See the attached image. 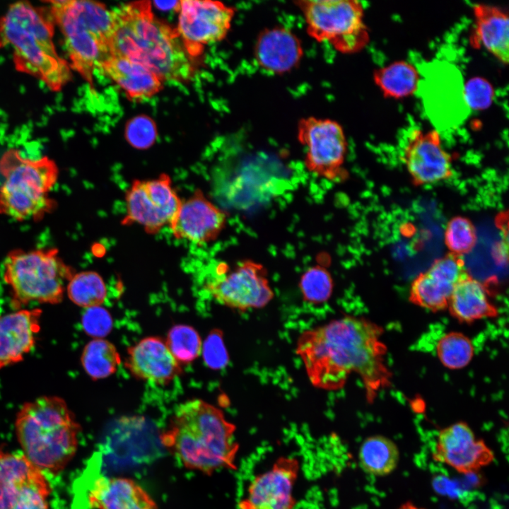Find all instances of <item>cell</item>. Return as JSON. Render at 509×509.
Here are the masks:
<instances>
[{
    "label": "cell",
    "instance_id": "obj_38",
    "mask_svg": "<svg viewBox=\"0 0 509 509\" xmlns=\"http://www.w3.org/2000/svg\"><path fill=\"white\" fill-rule=\"evenodd\" d=\"M81 324L88 336L103 339L111 332L113 320L107 310L98 305L86 308L81 317Z\"/></svg>",
    "mask_w": 509,
    "mask_h": 509
},
{
    "label": "cell",
    "instance_id": "obj_9",
    "mask_svg": "<svg viewBox=\"0 0 509 509\" xmlns=\"http://www.w3.org/2000/svg\"><path fill=\"white\" fill-rule=\"evenodd\" d=\"M308 35L327 42L339 52L351 54L368 43L369 33L363 21L364 8L356 0H299Z\"/></svg>",
    "mask_w": 509,
    "mask_h": 509
},
{
    "label": "cell",
    "instance_id": "obj_11",
    "mask_svg": "<svg viewBox=\"0 0 509 509\" xmlns=\"http://www.w3.org/2000/svg\"><path fill=\"white\" fill-rule=\"evenodd\" d=\"M205 288L218 303L241 312L262 308L274 297L267 269L250 259L240 261L232 268L220 264L216 276Z\"/></svg>",
    "mask_w": 509,
    "mask_h": 509
},
{
    "label": "cell",
    "instance_id": "obj_35",
    "mask_svg": "<svg viewBox=\"0 0 509 509\" xmlns=\"http://www.w3.org/2000/svg\"><path fill=\"white\" fill-rule=\"evenodd\" d=\"M477 234L472 221L463 216H455L446 223L444 242L450 254L462 258L476 245Z\"/></svg>",
    "mask_w": 509,
    "mask_h": 509
},
{
    "label": "cell",
    "instance_id": "obj_26",
    "mask_svg": "<svg viewBox=\"0 0 509 509\" xmlns=\"http://www.w3.org/2000/svg\"><path fill=\"white\" fill-rule=\"evenodd\" d=\"M476 37L488 51L504 64L509 57L508 14L497 6L477 4L473 6Z\"/></svg>",
    "mask_w": 509,
    "mask_h": 509
},
{
    "label": "cell",
    "instance_id": "obj_21",
    "mask_svg": "<svg viewBox=\"0 0 509 509\" xmlns=\"http://www.w3.org/2000/svg\"><path fill=\"white\" fill-rule=\"evenodd\" d=\"M42 314L34 308L0 315V370L23 361L33 349Z\"/></svg>",
    "mask_w": 509,
    "mask_h": 509
},
{
    "label": "cell",
    "instance_id": "obj_23",
    "mask_svg": "<svg viewBox=\"0 0 509 509\" xmlns=\"http://www.w3.org/2000/svg\"><path fill=\"white\" fill-rule=\"evenodd\" d=\"M254 52L257 64L266 71L275 74L293 69L303 56L300 40L283 27L262 30L256 40Z\"/></svg>",
    "mask_w": 509,
    "mask_h": 509
},
{
    "label": "cell",
    "instance_id": "obj_34",
    "mask_svg": "<svg viewBox=\"0 0 509 509\" xmlns=\"http://www.w3.org/2000/svg\"><path fill=\"white\" fill-rule=\"evenodd\" d=\"M299 288L305 302L322 304L331 298L334 281L326 267L316 264L303 273L299 281Z\"/></svg>",
    "mask_w": 509,
    "mask_h": 509
},
{
    "label": "cell",
    "instance_id": "obj_3",
    "mask_svg": "<svg viewBox=\"0 0 509 509\" xmlns=\"http://www.w3.org/2000/svg\"><path fill=\"white\" fill-rule=\"evenodd\" d=\"M112 54L137 62L162 81H185L193 74L192 57L177 30L157 19L148 1L112 11Z\"/></svg>",
    "mask_w": 509,
    "mask_h": 509
},
{
    "label": "cell",
    "instance_id": "obj_33",
    "mask_svg": "<svg viewBox=\"0 0 509 509\" xmlns=\"http://www.w3.org/2000/svg\"><path fill=\"white\" fill-rule=\"evenodd\" d=\"M166 345L176 361L181 364L194 361L201 353V340L191 326L177 324L168 332Z\"/></svg>",
    "mask_w": 509,
    "mask_h": 509
},
{
    "label": "cell",
    "instance_id": "obj_16",
    "mask_svg": "<svg viewBox=\"0 0 509 509\" xmlns=\"http://www.w3.org/2000/svg\"><path fill=\"white\" fill-rule=\"evenodd\" d=\"M402 161L415 186L431 185L453 176L452 157L438 129H413L403 149Z\"/></svg>",
    "mask_w": 509,
    "mask_h": 509
},
{
    "label": "cell",
    "instance_id": "obj_7",
    "mask_svg": "<svg viewBox=\"0 0 509 509\" xmlns=\"http://www.w3.org/2000/svg\"><path fill=\"white\" fill-rule=\"evenodd\" d=\"M4 182L0 186V214L16 221L42 218L54 204L49 193L57 182V164L47 157L30 159L16 150L0 159Z\"/></svg>",
    "mask_w": 509,
    "mask_h": 509
},
{
    "label": "cell",
    "instance_id": "obj_10",
    "mask_svg": "<svg viewBox=\"0 0 509 509\" xmlns=\"http://www.w3.org/2000/svg\"><path fill=\"white\" fill-rule=\"evenodd\" d=\"M297 138L304 148V165L309 172L333 182L348 177L344 167L348 144L339 122L313 116L302 118L297 124Z\"/></svg>",
    "mask_w": 509,
    "mask_h": 509
},
{
    "label": "cell",
    "instance_id": "obj_2",
    "mask_svg": "<svg viewBox=\"0 0 509 509\" xmlns=\"http://www.w3.org/2000/svg\"><path fill=\"white\" fill-rule=\"evenodd\" d=\"M236 426L223 411L199 399L180 404L160 440L186 469L206 475L236 469L239 444Z\"/></svg>",
    "mask_w": 509,
    "mask_h": 509
},
{
    "label": "cell",
    "instance_id": "obj_15",
    "mask_svg": "<svg viewBox=\"0 0 509 509\" xmlns=\"http://www.w3.org/2000/svg\"><path fill=\"white\" fill-rule=\"evenodd\" d=\"M432 458L458 473L469 474L490 465L495 455L483 439L476 437L469 425L461 421L438 432Z\"/></svg>",
    "mask_w": 509,
    "mask_h": 509
},
{
    "label": "cell",
    "instance_id": "obj_25",
    "mask_svg": "<svg viewBox=\"0 0 509 509\" xmlns=\"http://www.w3.org/2000/svg\"><path fill=\"white\" fill-rule=\"evenodd\" d=\"M132 100H144L163 88L162 80L141 64L126 57L112 54L100 69Z\"/></svg>",
    "mask_w": 509,
    "mask_h": 509
},
{
    "label": "cell",
    "instance_id": "obj_41",
    "mask_svg": "<svg viewBox=\"0 0 509 509\" xmlns=\"http://www.w3.org/2000/svg\"><path fill=\"white\" fill-rule=\"evenodd\" d=\"M154 6L162 11H179L180 6V1H156L152 2Z\"/></svg>",
    "mask_w": 509,
    "mask_h": 509
},
{
    "label": "cell",
    "instance_id": "obj_39",
    "mask_svg": "<svg viewBox=\"0 0 509 509\" xmlns=\"http://www.w3.org/2000/svg\"><path fill=\"white\" fill-rule=\"evenodd\" d=\"M205 364L213 370L224 368L228 363L229 356L223 342V333L218 329L211 331L201 346Z\"/></svg>",
    "mask_w": 509,
    "mask_h": 509
},
{
    "label": "cell",
    "instance_id": "obj_4",
    "mask_svg": "<svg viewBox=\"0 0 509 509\" xmlns=\"http://www.w3.org/2000/svg\"><path fill=\"white\" fill-rule=\"evenodd\" d=\"M15 429L26 458L52 474L62 472L74 458L81 431L66 402L57 396L24 403L16 414Z\"/></svg>",
    "mask_w": 509,
    "mask_h": 509
},
{
    "label": "cell",
    "instance_id": "obj_27",
    "mask_svg": "<svg viewBox=\"0 0 509 509\" xmlns=\"http://www.w3.org/2000/svg\"><path fill=\"white\" fill-rule=\"evenodd\" d=\"M41 472L23 453L0 447V509H12L21 489Z\"/></svg>",
    "mask_w": 509,
    "mask_h": 509
},
{
    "label": "cell",
    "instance_id": "obj_12",
    "mask_svg": "<svg viewBox=\"0 0 509 509\" xmlns=\"http://www.w3.org/2000/svg\"><path fill=\"white\" fill-rule=\"evenodd\" d=\"M417 90L423 105L437 128L446 129L461 123L469 113L464 98V84L459 70L441 62H431L422 68Z\"/></svg>",
    "mask_w": 509,
    "mask_h": 509
},
{
    "label": "cell",
    "instance_id": "obj_36",
    "mask_svg": "<svg viewBox=\"0 0 509 509\" xmlns=\"http://www.w3.org/2000/svg\"><path fill=\"white\" fill-rule=\"evenodd\" d=\"M51 488L42 472L21 489L12 509H48Z\"/></svg>",
    "mask_w": 509,
    "mask_h": 509
},
{
    "label": "cell",
    "instance_id": "obj_20",
    "mask_svg": "<svg viewBox=\"0 0 509 509\" xmlns=\"http://www.w3.org/2000/svg\"><path fill=\"white\" fill-rule=\"evenodd\" d=\"M125 366L135 378L158 385L170 383L182 372L165 341L158 337H146L129 347Z\"/></svg>",
    "mask_w": 509,
    "mask_h": 509
},
{
    "label": "cell",
    "instance_id": "obj_8",
    "mask_svg": "<svg viewBox=\"0 0 509 509\" xmlns=\"http://www.w3.org/2000/svg\"><path fill=\"white\" fill-rule=\"evenodd\" d=\"M75 274L57 249L15 250L6 257L4 279L11 291L15 309L31 302L58 304Z\"/></svg>",
    "mask_w": 509,
    "mask_h": 509
},
{
    "label": "cell",
    "instance_id": "obj_24",
    "mask_svg": "<svg viewBox=\"0 0 509 509\" xmlns=\"http://www.w3.org/2000/svg\"><path fill=\"white\" fill-rule=\"evenodd\" d=\"M447 309L452 317L465 324L496 318L499 315L498 308L491 301L488 284L469 274L455 287Z\"/></svg>",
    "mask_w": 509,
    "mask_h": 509
},
{
    "label": "cell",
    "instance_id": "obj_22",
    "mask_svg": "<svg viewBox=\"0 0 509 509\" xmlns=\"http://www.w3.org/2000/svg\"><path fill=\"white\" fill-rule=\"evenodd\" d=\"M90 509H158L150 494L130 478L97 477L87 493Z\"/></svg>",
    "mask_w": 509,
    "mask_h": 509
},
{
    "label": "cell",
    "instance_id": "obj_5",
    "mask_svg": "<svg viewBox=\"0 0 509 509\" xmlns=\"http://www.w3.org/2000/svg\"><path fill=\"white\" fill-rule=\"evenodd\" d=\"M0 42L13 53L22 71L58 90L70 78L69 67L57 53L52 29L28 2L11 4L0 20Z\"/></svg>",
    "mask_w": 509,
    "mask_h": 509
},
{
    "label": "cell",
    "instance_id": "obj_31",
    "mask_svg": "<svg viewBox=\"0 0 509 509\" xmlns=\"http://www.w3.org/2000/svg\"><path fill=\"white\" fill-rule=\"evenodd\" d=\"M66 290L71 301L83 308L100 305L107 297V286L103 279L93 271L75 273Z\"/></svg>",
    "mask_w": 509,
    "mask_h": 509
},
{
    "label": "cell",
    "instance_id": "obj_6",
    "mask_svg": "<svg viewBox=\"0 0 509 509\" xmlns=\"http://www.w3.org/2000/svg\"><path fill=\"white\" fill-rule=\"evenodd\" d=\"M74 68L92 81L112 55L113 15L103 4L87 0L50 1Z\"/></svg>",
    "mask_w": 509,
    "mask_h": 509
},
{
    "label": "cell",
    "instance_id": "obj_32",
    "mask_svg": "<svg viewBox=\"0 0 509 509\" xmlns=\"http://www.w3.org/2000/svg\"><path fill=\"white\" fill-rule=\"evenodd\" d=\"M437 357L441 364L450 370L467 367L474 356L472 340L460 332H450L443 334L435 346Z\"/></svg>",
    "mask_w": 509,
    "mask_h": 509
},
{
    "label": "cell",
    "instance_id": "obj_28",
    "mask_svg": "<svg viewBox=\"0 0 509 509\" xmlns=\"http://www.w3.org/2000/svg\"><path fill=\"white\" fill-rule=\"evenodd\" d=\"M358 457L364 472L371 476H385L397 469L400 453L392 440L382 435H373L363 440Z\"/></svg>",
    "mask_w": 509,
    "mask_h": 509
},
{
    "label": "cell",
    "instance_id": "obj_42",
    "mask_svg": "<svg viewBox=\"0 0 509 509\" xmlns=\"http://www.w3.org/2000/svg\"><path fill=\"white\" fill-rule=\"evenodd\" d=\"M397 509H425V508H420L410 501H406V502L402 503V505H400V506Z\"/></svg>",
    "mask_w": 509,
    "mask_h": 509
},
{
    "label": "cell",
    "instance_id": "obj_13",
    "mask_svg": "<svg viewBox=\"0 0 509 509\" xmlns=\"http://www.w3.org/2000/svg\"><path fill=\"white\" fill-rule=\"evenodd\" d=\"M126 215L124 226L137 223L146 233H158L169 225L182 203L172 187L169 175L162 173L157 178L134 180L125 194Z\"/></svg>",
    "mask_w": 509,
    "mask_h": 509
},
{
    "label": "cell",
    "instance_id": "obj_18",
    "mask_svg": "<svg viewBox=\"0 0 509 509\" xmlns=\"http://www.w3.org/2000/svg\"><path fill=\"white\" fill-rule=\"evenodd\" d=\"M467 274L462 259L447 253L413 279L409 300L430 311L444 310L455 287Z\"/></svg>",
    "mask_w": 509,
    "mask_h": 509
},
{
    "label": "cell",
    "instance_id": "obj_40",
    "mask_svg": "<svg viewBox=\"0 0 509 509\" xmlns=\"http://www.w3.org/2000/svg\"><path fill=\"white\" fill-rule=\"evenodd\" d=\"M464 98L469 108L482 109L488 107L492 101L493 88L485 79H470L464 88Z\"/></svg>",
    "mask_w": 509,
    "mask_h": 509
},
{
    "label": "cell",
    "instance_id": "obj_37",
    "mask_svg": "<svg viewBox=\"0 0 509 509\" xmlns=\"http://www.w3.org/2000/svg\"><path fill=\"white\" fill-rule=\"evenodd\" d=\"M125 139L134 148L147 149L157 139V128L149 117L141 115L131 118L125 127Z\"/></svg>",
    "mask_w": 509,
    "mask_h": 509
},
{
    "label": "cell",
    "instance_id": "obj_19",
    "mask_svg": "<svg viewBox=\"0 0 509 509\" xmlns=\"http://www.w3.org/2000/svg\"><path fill=\"white\" fill-rule=\"evenodd\" d=\"M228 215L212 203L199 189L182 200L174 218L168 225L176 239H185L198 245L218 238L226 228Z\"/></svg>",
    "mask_w": 509,
    "mask_h": 509
},
{
    "label": "cell",
    "instance_id": "obj_29",
    "mask_svg": "<svg viewBox=\"0 0 509 509\" xmlns=\"http://www.w3.org/2000/svg\"><path fill=\"white\" fill-rule=\"evenodd\" d=\"M373 78L385 96L394 98L406 97L416 91L420 81L419 71L404 61L380 68L375 71Z\"/></svg>",
    "mask_w": 509,
    "mask_h": 509
},
{
    "label": "cell",
    "instance_id": "obj_30",
    "mask_svg": "<svg viewBox=\"0 0 509 509\" xmlns=\"http://www.w3.org/2000/svg\"><path fill=\"white\" fill-rule=\"evenodd\" d=\"M81 362L86 374L96 380L115 373L121 357L113 344L104 339H94L84 346Z\"/></svg>",
    "mask_w": 509,
    "mask_h": 509
},
{
    "label": "cell",
    "instance_id": "obj_1",
    "mask_svg": "<svg viewBox=\"0 0 509 509\" xmlns=\"http://www.w3.org/2000/svg\"><path fill=\"white\" fill-rule=\"evenodd\" d=\"M383 334V328L369 319L344 315L303 331L296 353L312 386L338 390L354 373L362 382L366 402L372 404L392 385Z\"/></svg>",
    "mask_w": 509,
    "mask_h": 509
},
{
    "label": "cell",
    "instance_id": "obj_14",
    "mask_svg": "<svg viewBox=\"0 0 509 509\" xmlns=\"http://www.w3.org/2000/svg\"><path fill=\"white\" fill-rule=\"evenodd\" d=\"M177 31L191 57L204 46L222 40L230 29L235 11L221 1H180Z\"/></svg>",
    "mask_w": 509,
    "mask_h": 509
},
{
    "label": "cell",
    "instance_id": "obj_17",
    "mask_svg": "<svg viewBox=\"0 0 509 509\" xmlns=\"http://www.w3.org/2000/svg\"><path fill=\"white\" fill-rule=\"evenodd\" d=\"M300 464L293 457L281 456L267 471L250 481L239 509H294L293 491Z\"/></svg>",
    "mask_w": 509,
    "mask_h": 509
}]
</instances>
